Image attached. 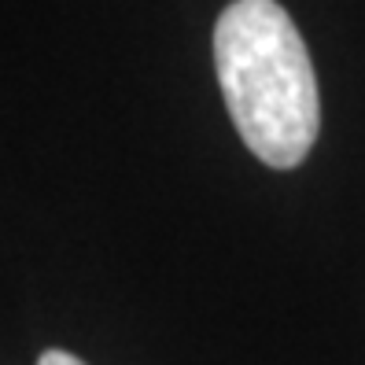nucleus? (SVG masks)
I'll return each mask as SVG.
<instances>
[{
  "label": "nucleus",
  "instance_id": "nucleus-1",
  "mask_svg": "<svg viewBox=\"0 0 365 365\" xmlns=\"http://www.w3.org/2000/svg\"><path fill=\"white\" fill-rule=\"evenodd\" d=\"M214 71L229 118L266 166H299L321 130L317 78L277 0H232L214 26Z\"/></svg>",
  "mask_w": 365,
  "mask_h": 365
},
{
  "label": "nucleus",
  "instance_id": "nucleus-2",
  "mask_svg": "<svg viewBox=\"0 0 365 365\" xmlns=\"http://www.w3.org/2000/svg\"><path fill=\"white\" fill-rule=\"evenodd\" d=\"M37 365H85L81 358H74L71 351H45L37 358Z\"/></svg>",
  "mask_w": 365,
  "mask_h": 365
}]
</instances>
